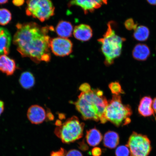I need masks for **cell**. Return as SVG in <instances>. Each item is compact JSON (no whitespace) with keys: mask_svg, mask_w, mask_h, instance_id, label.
Here are the masks:
<instances>
[{"mask_svg":"<svg viewBox=\"0 0 156 156\" xmlns=\"http://www.w3.org/2000/svg\"><path fill=\"white\" fill-rule=\"evenodd\" d=\"M107 0H71L69 7L77 6L83 10L85 14L92 12L95 9L100 8L104 5H107Z\"/></svg>","mask_w":156,"mask_h":156,"instance_id":"obj_9","label":"cell"},{"mask_svg":"<svg viewBox=\"0 0 156 156\" xmlns=\"http://www.w3.org/2000/svg\"><path fill=\"white\" fill-rule=\"evenodd\" d=\"M91 89L90 85L87 83H84L81 85L79 87L80 90L81 92H86Z\"/></svg>","mask_w":156,"mask_h":156,"instance_id":"obj_27","label":"cell"},{"mask_svg":"<svg viewBox=\"0 0 156 156\" xmlns=\"http://www.w3.org/2000/svg\"><path fill=\"white\" fill-rule=\"evenodd\" d=\"M73 30V25L68 21L62 20L56 25L55 31L60 37L68 38L72 36Z\"/></svg>","mask_w":156,"mask_h":156,"instance_id":"obj_16","label":"cell"},{"mask_svg":"<svg viewBox=\"0 0 156 156\" xmlns=\"http://www.w3.org/2000/svg\"><path fill=\"white\" fill-rule=\"evenodd\" d=\"M129 150L127 146H119L115 151L116 156H129Z\"/></svg>","mask_w":156,"mask_h":156,"instance_id":"obj_23","label":"cell"},{"mask_svg":"<svg viewBox=\"0 0 156 156\" xmlns=\"http://www.w3.org/2000/svg\"><path fill=\"white\" fill-rule=\"evenodd\" d=\"M153 108L154 112L156 114V98L154 99L153 102Z\"/></svg>","mask_w":156,"mask_h":156,"instance_id":"obj_32","label":"cell"},{"mask_svg":"<svg viewBox=\"0 0 156 156\" xmlns=\"http://www.w3.org/2000/svg\"><path fill=\"white\" fill-rule=\"evenodd\" d=\"M16 69V63L14 60L5 55L0 56V71L7 76H11Z\"/></svg>","mask_w":156,"mask_h":156,"instance_id":"obj_12","label":"cell"},{"mask_svg":"<svg viewBox=\"0 0 156 156\" xmlns=\"http://www.w3.org/2000/svg\"><path fill=\"white\" fill-rule=\"evenodd\" d=\"M114 21H110L107 24V30L103 37L98 40L101 45V50L105 57V64L110 66L114 63L115 59L122 54V44L126 41L116 34L114 29Z\"/></svg>","mask_w":156,"mask_h":156,"instance_id":"obj_3","label":"cell"},{"mask_svg":"<svg viewBox=\"0 0 156 156\" xmlns=\"http://www.w3.org/2000/svg\"><path fill=\"white\" fill-rule=\"evenodd\" d=\"M84 126L77 117L73 116L56 127L54 133L63 143L69 144L83 137Z\"/></svg>","mask_w":156,"mask_h":156,"instance_id":"obj_5","label":"cell"},{"mask_svg":"<svg viewBox=\"0 0 156 156\" xmlns=\"http://www.w3.org/2000/svg\"><path fill=\"white\" fill-rule=\"evenodd\" d=\"M27 4L26 14L41 22L54 15L55 9L51 0H28Z\"/></svg>","mask_w":156,"mask_h":156,"instance_id":"obj_6","label":"cell"},{"mask_svg":"<svg viewBox=\"0 0 156 156\" xmlns=\"http://www.w3.org/2000/svg\"><path fill=\"white\" fill-rule=\"evenodd\" d=\"M103 136L100 131L96 128L87 130L86 139L88 144L91 146L99 145L102 141Z\"/></svg>","mask_w":156,"mask_h":156,"instance_id":"obj_17","label":"cell"},{"mask_svg":"<svg viewBox=\"0 0 156 156\" xmlns=\"http://www.w3.org/2000/svg\"><path fill=\"white\" fill-rule=\"evenodd\" d=\"M137 23H134L133 19H128L125 21L124 26L126 29L129 30H134L138 26Z\"/></svg>","mask_w":156,"mask_h":156,"instance_id":"obj_24","label":"cell"},{"mask_svg":"<svg viewBox=\"0 0 156 156\" xmlns=\"http://www.w3.org/2000/svg\"><path fill=\"white\" fill-rule=\"evenodd\" d=\"M13 42L23 57L30 58L34 63L48 62L51 59L48 35L53 27H42L34 22L17 23Z\"/></svg>","mask_w":156,"mask_h":156,"instance_id":"obj_1","label":"cell"},{"mask_svg":"<svg viewBox=\"0 0 156 156\" xmlns=\"http://www.w3.org/2000/svg\"><path fill=\"white\" fill-rule=\"evenodd\" d=\"M150 34L149 29L147 27L139 25L134 29L133 37L139 41H146L149 38Z\"/></svg>","mask_w":156,"mask_h":156,"instance_id":"obj_20","label":"cell"},{"mask_svg":"<svg viewBox=\"0 0 156 156\" xmlns=\"http://www.w3.org/2000/svg\"><path fill=\"white\" fill-rule=\"evenodd\" d=\"M48 117V119H49L50 120H53L54 119V116L51 113H48V114H46V117Z\"/></svg>","mask_w":156,"mask_h":156,"instance_id":"obj_34","label":"cell"},{"mask_svg":"<svg viewBox=\"0 0 156 156\" xmlns=\"http://www.w3.org/2000/svg\"><path fill=\"white\" fill-rule=\"evenodd\" d=\"M133 57L136 60L144 61L147 60L151 55V50L147 45L139 44L134 46L133 50Z\"/></svg>","mask_w":156,"mask_h":156,"instance_id":"obj_15","label":"cell"},{"mask_svg":"<svg viewBox=\"0 0 156 156\" xmlns=\"http://www.w3.org/2000/svg\"><path fill=\"white\" fill-rule=\"evenodd\" d=\"M27 116L32 124H39L46 119V114L45 110L42 107L38 105H33L29 108Z\"/></svg>","mask_w":156,"mask_h":156,"instance_id":"obj_10","label":"cell"},{"mask_svg":"<svg viewBox=\"0 0 156 156\" xmlns=\"http://www.w3.org/2000/svg\"><path fill=\"white\" fill-rule=\"evenodd\" d=\"M119 142V136L116 132L108 131L105 133L103 138V145L109 149H114Z\"/></svg>","mask_w":156,"mask_h":156,"instance_id":"obj_18","label":"cell"},{"mask_svg":"<svg viewBox=\"0 0 156 156\" xmlns=\"http://www.w3.org/2000/svg\"><path fill=\"white\" fill-rule=\"evenodd\" d=\"M11 13L8 10L5 9H0V25H5L11 21Z\"/></svg>","mask_w":156,"mask_h":156,"instance_id":"obj_21","label":"cell"},{"mask_svg":"<svg viewBox=\"0 0 156 156\" xmlns=\"http://www.w3.org/2000/svg\"><path fill=\"white\" fill-rule=\"evenodd\" d=\"M147 1L150 5H156V0H147Z\"/></svg>","mask_w":156,"mask_h":156,"instance_id":"obj_33","label":"cell"},{"mask_svg":"<svg viewBox=\"0 0 156 156\" xmlns=\"http://www.w3.org/2000/svg\"><path fill=\"white\" fill-rule=\"evenodd\" d=\"M24 2L25 0H13L12 2L13 5L19 7L24 4Z\"/></svg>","mask_w":156,"mask_h":156,"instance_id":"obj_30","label":"cell"},{"mask_svg":"<svg viewBox=\"0 0 156 156\" xmlns=\"http://www.w3.org/2000/svg\"><path fill=\"white\" fill-rule=\"evenodd\" d=\"M131 156H148L151 150V141L147 136L133 132L127 145Z\"/></svg>","mask_w":156,"mask_h":156,"instance_id":"obj_7","label":"cell"},{"mask_svg":"<svg viewBox=\"0 0 156 156\" xmlns=\"http://www.w3.org/2000/svg\"><path fill=\"white\" fill-rule=\"evenodd\" d=\"M91 153L93 156H101L102 155V151L100 148L95 147L91 150Z\"/></svg>","mask_w":156,"mask_h":156,"instance_id":"obj_28","label":"cell"},{"mask_svg":"<svg viewBox=\"0 0 156 156\" xmlns=\"http://www.w3.org/2000/svg\"><path fill=\"white\" fill-rule=\"evenodd\" d=\"M108 103L102 91L91 89L87 92H81L74 104L84 120H93L105 124L107 122L105 111Z\"/></svg>","mask_w":156,"mask_h":156,"instance_id":"obj_2","label":"cell"},{"mask_svg":"<svg viewBox=\"0 0 156 156\" xmlns=\"http://www.w3.org/2000/svg\"><path fill=\"white\" fill-rule=\"evenodd\" d=\"M109 87L113 95H120L124 94V92L122 89L121 85L118 82H114L109 85Z\"/></svg>","mask_w":156,"mask_h":156,"instance_id":"obj_22","label":"cell"},{"mask_svg":"<svg viewBox=\"0 0 156 156\" xmlns=\"http://www.w3.org/2000/svg\"><path fill=\"white\" fill-rule=\"evenodd\" d=\"M67 152L63 148H61L58 151H52L50 156H65Z\"/></svg>","mask_w":156,"mask_h":156,"instance_id":"obj_25","label":"cell"},{"mask_svg":"<svg viewBox=\"0 0 156 156\" xmlns=\"http://www.w3.org/2000/svg\"><path fill=\"white\" fill-rule=\"evenodd\" d=\"M21 87L25 89H30L35 85V79L33 74L30 72H24L21 74L19 80Z\"/></svg>","mask_w":156,"mask_h":156,"instance_id":"obj_19","label":"cell"},{"mask_svg":"<svg viewBox=\"0 0 156 156\" xmlns=\"http://www.w3.org/2000/svg\"><path fill=\"white\" fill-rule=\"evenodd\" d=\"M79 147L81 151H85L88 149V146L87 144L85 143L84 141H83V140L81 142H79Z\"/></svg>","mask_w":156,"mask_h":156,"instance_id":"obj_29","label":"cell"},{"mask_svg":"<svg viewBox=\"0 0 156 156\" xmlns=\"http://www.w3.org/2000/svg\"><path fill=\"white\" fill-rule=\"evenodd\" d=\"M9 0H0V4H4L7 3Z\"/></svg>","mask_w":156,"mask_h":156,"instance_id":"obj_35","label":"cell"},{"mask_svg":"<svg viewBox=\"0 0 156 156\" xmlns=\"http://www.w3.org/2000/svg\"><path fill=\"white\" fill-rule=\"evenodd\" d=\"M66 156H83L80 151L76 149L70 150L66 154Z\"/></svg>","mask_w":156,"mask_h":156,"instance_id":"obj_26","label":"cell"},{"mask_svg":"<svg viewBox=\"0 0 156 156\" xmlns=\"http://www.w3.org/2000/svg\"><path fill=\"white\" fill-rule=\"evenodd\" d=\"M75 37L81 41H87L92 37L93 30L89 25L81 24L76 26L73 30Z\"/></svg>","mask_w":156,"mask_h":156,"instance_id":"obj_11","label":"cell"},{"mask_svg":"<svg viewBox=\"0 0 156 156\" xmlns=\"http://www.w3.org/2000/svg\"><path fill=\"white\" fill-rule=\"evenodd\" d=\"M73 44L67 38L57 37L51 39L50 50L55 55L63 57L69 55L73 50Z\"/></svg>","mask_w":156,"mask_h":156,"instance_id":"obj_8","label":"cell"},{"mask_svg":"<svg viewBox=\"0 0 156 156\" xmlns=\"http://www.w3.org/2000/svg\"><path fill=\"white\" fill-rule=\"evenodd\" d=\"M132 114L129 105L123 104L120 95H113L112 98L108 101L105 111V117L117 127L129 124L131 122L130 117Z\"/></svg>","mask_w":156,"mask_h":156,"instance_id":"obj_4","label":"cell"},{"mask_svg":"<svg viewBox=\"0 0 156 156\" xmlns=\"http://www.w3.org/2000/svg\"><path fill=\"white\" fill-rule=\"evenodd\" d=\"M11 42V35L9 30L0 27V55L9 54Z\"/></svg>","mask_w":156,"mask_h":156,"instance_id":"obj_13","label":"cell"},{"mask_svg":"<svg viewBox=\"0 0 156 156\" xmlns=\"http://www.w3.org/2000/svg\"><path fill=\"white\" fill-rule=\"evenodd\" d=\"M5 109V104L3 101L0 100V116L3 113Z\"/></svg>","mask_w":156,"mask_h":156,"instance_id":"obj_31","label":"cell"},{"mask_svg":"<svg viewBox=\"0 0 156 156\" xmlns=\"http://www.w3.org/2000/svg\"><path fill=\"white\" fill-rule=\"evenodd\" d=\"M153 101L151 97H144L140 100L138 107V112L141 116L145 117L151 116L154 115L153 108Z\"/></svg>","mask_w":156,"mask_h":156,"instance_id":"obj_14","label":"cell"},{"mask_svg":"<svg viewBox=\"0 0 156 156\" xmlns=\"http://www.w3.org/2000/svg\"><path fill=\"white\" fill-rule=\"evenodd\" d=\"M155 119H156V117Z\"/></svg>","mask_w":156,"mask_h":156,"instance_id":"obj_36","label":"cell"}]
</instances>
